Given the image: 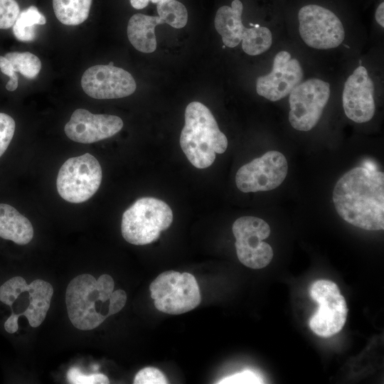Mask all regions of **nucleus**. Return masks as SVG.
Listing matches in <instances>:
<instances>
[{
    "mask_svg": "<svg viewBox=\"0 0 384 384\" xmlns=\"http://www.w3.org/2000/svg\"><path fill=\"white\" fill-rule=\"evenodd\" d=\"M333 202L346 222L366 230H383V173L363 166L351 169L336 182Z\"/></svg>",
    "mask_w": 384,
    "mask_h": 384,
    "instance_id": "f257e3e1",
    "label": "nucleus"
},
{
    "mask_svg": "<svg viewBox=\"0 0 384 384\" xmlns=\"http://www.w3.org/2000/svg\"><path fill=\"white\" fill-rule=\"evenodd\" d=\"M114 287L112 277L107 274L97 279L90 274L73 278L65 292V304L72 324L79 330H92L116 314Z\"/></svg>",
    "mask_w": 384,
    "mask_h": 384,
    "instance_id": "f03ea898",
    "label": "nucleus"
},
{
    "mask_svg": "<svg viewBox=\"0 0 384 384\" xmlns=\"http://www.w3.org/2000/svg\"><path fill=\"white\" fill-rule=\"evenodd\" d=\"M180 145L190 163L201 169L212 165L216 154L225 151L228 139L210 110L201 102L194 101L185 110Z\"/></svg>",
    "mask_w": 384,
    "mask_h": 384,
    "instance_id": "7ed1b4c3",
    "label": "nucleus"
},
{
    "mask_svg": "<svg viewBox=\"0 0 384 384\" xmlns=\"http://www.w3.org/2000/svg\"><path fill=\"white\" fill-rule=\"evenodd\" d=\"M53 287L41 279L28 284L20 276L9 279L0 287V302L11 307V314L4 322V329L14 334L18 329V320L25 316L32 327H38L46 319L53 295Z\"/></svg>",
    "mask_w": 384,
    "mask_h": 384,
    "instance_id": "20e7f679",
    "label": "nucleus"
},
{
    "mask_svg": "<svg viewBox=\"0 0 384 384\" xmlns=\"http://www.w3.org/2000/svg\"><path fill=\"white\" fill-rule=\"evenodd\" d=\"M172 221L173 212L167 203L152 197L141 198L124 212L122 235L132 245H147L156 240Z\"/></svg>",
    "mask_w": 384,
    "mask_h": 384,
    "instance_id": "39448f33",
    "label": "nucleus"
},
{
    "mask_svg": "<svg viewBox=\"0 0 384 384\" xmlns=\"http://www.w3.org/2000/svg\"><path fill=\"white\" fill-rule=\"evenodd\" d=\"M149 289L156 309L169 314L191 311L201 301L198 282L188 272H162L151 283Z\"/></svg>",
    "mask_w": 384,
    "mask_h": 384,
    "instance_id": "423d86ee",
    "label": "nucleus"
},
{
    "mask_svg": "<svg viewBox=\"0 0 384 384\" xmlns=\"http://www.w3.org/2000/svg\"><path fill=\"white\" fill-rule=\"evenodd\" d=\"M102 168L90 154L68 159L60 167L56 186L59 195L66 201L80 203L91 198L102 181Z\"/></svg>",
    "mask_w": 384,
    "mask_h": 384,
    "instance_id": "0eeeda50",
    "label": "nucleus"
},
{
    "mask_svg": "<svg viewBox=\"0 0 384 384\" xmlns=\"http://www.w3.org/2000/svg\"><path fill=\"white\" fill-rule=\"evenodd\" d=\"M309 294L319 305L309 321L311 330L324 338L338 334L346 321L348 308L337 284L330 280H316Z\"/></svg>",
    "mask_w": 384,
    "mask_h": 384,
    "instance_id": "6e6552de",
    "label": "nucleus"
},
{
    "mask_svg": "<svg viewBox=\"0 0 384 384\" xmlns=\"http://www.w3.org/2000/svg\"><path fill=\"white\" fill-rule=\"evenodd\" d=\"M235 246L240 262L252 269L267 266L273 258L272 247L263 240L270 235V225L254 216H242L233 224Z\"/></svg>",
    "mask_w": 384,
    "mask_h": 384,
    "instance_id": "1a4fd4ad",
    "label": "nucleus"
},
{
    "mask_svg": "<svg viewBox=\"0 0 384 384\" xmlns=\"http://www.w3.org/2000/svg\"><path fill=\"white\" fill-rule=\"evenodd\" d=\"M330 97V85L318 78L299 83L289 93V121L293 128L307 132L313 129Z\"/></svg>",
    "mask_w": 384,
    "mask_h": 384,
    "instance_id": "9d476101",
    "label": "nucleus"
},
{
    "mask_svg": "<svg viewBox=\"0 0 384 384\" xmlns=\"http://www.w3.org/2000/svg\"><path fill=\"white\" fill-rule=\"evenodd\" d=\"M299 31L304 42L313 48L338 47L344 40L345 31L337 16L316 4L302 7L298 14Z\"/></svg>",
    "mask_w": 384,
    "mask_h": 384,
    "instance_id": "9b49d317",
    "label": "nucleus"
},
{
    "mask_svg": "<svg viewBox=\"0 0 384 384\" xmlns=\"http://www.w3.org/2000/svg\"><path fill=\"white\" fill-rule=\"evenodd\" d=\"M287 172L285 156L279 151H270L241 166L235 183L244 193L271 191L281 185Z\"/></svg>",
    "mask_w": 384,
    "mask_h": 384,
    "instance_id": "f8f14e48",
    "label": "nucleus"
},
{
    "mask_svg": "<svg viewBox=\"0 0 384 384\" xmlns=\"http://www.w3.org/2000/svg\"><path fill=\"white\" fill-rule=\"evenodd\" d=\"M81 86L88 96L98 100L125 97L137 87L128 71L110 65H96L87 69L82 76Z\"/></svg>",
    "mask_w": 384,
    "mask_h": 384,
    "instance_id": "ddd939ff",
    "label": "nucleus"
},
{
    "mask_svg": "<svg viewBox=\"0 0 384 384\" xmlns=\"http://www.w3.org/2000/svg\"><path fill=\"white\" fill-rule=\"evenodd\" d=\"M302 78L303 70L298 60L282 50L274 56L272 71L257 79L256 91L270 101H277L289 95Z\"/></svg>",
    "mask_w": 384,
    "mask_h": 384,
    "instance_id": "4468645a",
    "label": "nucleus"
},
{
    "mask_svg": "<svg viewBox=\"0 0 384 384\" xmlns=\"http://www.w3.org/2000/svg\"><path fill=\"white\" fill-rule=\"evenodd\" d=\"M374 89L366 68L362 65L356 68L347 78L342 95L343 107L348 119L363 123L373 118L375 110Z\"/></svg>",
    "mask_w": 384,
    "mask_h": 384,
    "instance_id": "2eb2a0df",
    "label": "nucleus"
},
{
    "mask_svg": "<svg viewBox=\"0 0 384 384\" xmlns=\"http://www.w3.org/2000/svg\"><path fill=\"white\" fill-rule=\"evenodd\" d=\"M122 127L123 122L117 116L95 114L85 109H78L65 124L64 130L70 139L90 144L114 136Z\"/></svg>",
    "mask_w": 384,
    "mask_h": 384,
    "instance_id": "dca6fc26",
    "label": "nucleus"
},
{
    "mask_svg": "<svg viewBox=\"0 0 384 384\" xmlns=\"http://www.w3.org/2000/svg\"><path fill=\"white\" fill-rule=\"evenodd\" d=\"M243 5L240 0H234L231 6H223L218 9L215 17V28L221 36L224 46L236 47L242 41L246 28L242 22Z\"/></svg>",
    "mask_w": 384,
    "mask_h": 384,
    "instance_id": "f3484780",
    "label": "nucleus"
},
{
    "mask_svg": "<svg viewBox=\"0 0 384 384\" xmlns=\"http://www.w3.org/2000/svg\"><path fill=\"white\" fill-rule=\"evenodd\" d=\"M33 237V228L30 220L15 208L0 203V238L24 245Z\"/></svg>",
    "mask_w": 384,
    "mask_h": 384,
    "instance_id": "a211bd4d",
    "label": "nucleus"
},
{
    "mask_svg": "<svg viewBox=\"0 0 384 384\" xmlns=\"http://www.w3.org/2000/svg\"><path fill=\"white\" fill-rule=\"evenodd\" d=\"M161 24L159 16L142 14L133 15L128 22L127 36L132 45L139 51L150 53L156 48L155 27Z\"/></svg>",
    "mask_w": 384,
    "mask_h": 384,
    "instance_id": "6ab92c4d",
    "label": "nucleus"
},
{
    "mask_svg": "<svg viewBox=\"0 0 384 384\" xmlns=\"http://www.w3.org/2000/svg\"><path fill=\"white\" fill-rule=\"evenodd\" d=\"M92 0H53V7L58 20L66 26H77L89 16Z\"/></svg>",
    "mask_w": 384,
    "mask_h": 384,
    "instance_id": "aec40b11",
    "label": "nucleus"
},
{
    "mask_svg": "<svg viewBox=\"0 0 384 384\" xmlns=\"http://www.w3.org/2000/svg\"><path fill=\"white\" fill-rule=\"evenodd\" d=\"M46 17L34 6H31L20 12L13 27L15 37L21 41L28 42L36 37L35 26L44 25Z\"/></svg>",
    "mask_w": 384,
    "mask_h": 384,
    "instance_id": "412c9836",
    "label": "nucleus"
},
{
    "mask_svg": "<svg viewBox=\"0 0 384 384\" xmlns=\"http://www.w3.org/2000/svg\"><path fill=\"white\" fill-rule=\"evenodd\" d=\"M246 28L242 37V48L244 52L250 55H260L267 50L272 43V35L269 28L253 25Z\"/></svg>",
    "mask_w": 384,
    "mask_h": 384,
    "instance_id": "4be33fe9",
    "label": "nucleus"
},
{
    "mask_svg": "<svg viewBox=\"0 0 384 384\" xmlns=\"http://www.w3.org/2000/svg\"><path fill=\"white\" fill-rule=\"evenodd\" d=\"M156 9L161 23H167L175 28H181L187 23V10L183 4L178 1H161L157 3Z\"/></svg>",
    "mask_w": 384,
    "mask_h": 384,
    "instance_id": "5701e85b",
    "label": "nucleus"
},
{
    "mask_svg": "<svg viewBox=\"0 0 384 384\" xmlns=\"http://www.w3.org/2000/svg\"><path fill=\"white\" fill-rule=\"evenodd\" d=\"M5 57L11 63L14 70L28 79H33L41 69V62L34 54L29 52H10Z\"/></svg>",
    "mask_w": 384,
    "mask_h": 384,
    "instance_id": "b1692460",
    "label": "nucleus"
},
{
    "mask_svg": "<svg viewBox=\"0 0 384 384\" xmlns=\"http://www.w3.org/2000/svg\"><path fill=\"white\" fill-rule=\"evenodd\" d=\"M20 14L16 0H0V29L12 27Z\"/></svg>",
    "mask_w": 384,
    "mask_h": 384,
    "instance_id": "393cba45",
    "label": "nucleus"
},
{
    "mask_svg": "<svg viewBox=\"0 0 384 384\" xmlns=\"http://www.w3.org/2000/svg\"><path fill=\"white\" fill-rule=\"evenodd\" d=\"M67 379L73 384H108V378L102 373L84 374L76 367L70 368L67 372Z\"/></svg>",
    "mask_w": 384,
    "mask_h": 384,
    "instance_id": "a878e982",
    "label": "nucleus"
},
{
    "mask_svg": "<svg viewBox=\"0 0 384 384\" xmlns=\"http://www.w3.org/2000/svg\"><path fill=\"white\" fill-rule=\"evenodd\" d=\"M15 132V122L7 114L0 112V157L8 148Z\"/></svg>",
    "mask_w": 384,
    "mask_h": 384,
    "instance_id": "bb28decb",
    "label": "nucleus"
},
{
    "mask_svg": "<svg viewBox=\"0 0 384 384\" xmlns=\"http://www.w3.org/2000/svg\"><path fill=\"white\" fill-rule=\"evenodd\" d=\"M167 380L159 369L154 367H146L141 369L135 375V384H166Z\"/></svg>",
    "mask_w": 384,
    "mask_h": 384,
    "instance_id": "cd10ccee",
    "label": "nucleus"
},
{
    "mask_svg": "<svg viewBox=\"0 0 384 384\" xmlns=\"http://www.w3.org/2000/svg\"><path fill=\"white\" fill-rule=\"evenodd\" d=\"M262 377L255 372L245 370L220 380V384H258L263 383Z\"/></svg>",
    "mask_w": 384,
    "mask_h": 384,
    "instance_id": "c85d7f7f",
    "label": "nucleus"
},
{
    "mask_svg": "<svg viewBox=\"0 0 384 384\" xmlns=\"http://www.w3.org/2000/svg\"><path fill=\"white\" fill-rule=\"evenodd\" d=\"M0 69L2 73L9 77V80L6 85L9 91H14L18 87V76L11 63L5 57L0 55Z\"/></svg>",
    "mask_w": 384,
    "mask_h": 384,
    "instance_id": "c756f323",
    "label": "nucleus"
},
{
    "mask_svg": "<svg viewBox=\"0 0 384 384\" xmlns=\"http://www.w3.org/2000/svg\"><path fill=\"white\" fill-rule=\"evenodd\" d=\"M383 11H384V3L382 2L378 6L375 11V20L377 23L382 27H384Z\"/></svg>",
    "mask_w": 384,
    "mask_h": 384,
    "instance_id": "7c9ffc66",
    "label": "nucleus"
},
{
    "mask_svg": "<svg viewBox=\"0 0 384 384\" xmlns=\"http://www.w3.org/2000/svg\"><path fill=\"white\" fill-rule=\"evenodd\" d=\"M150 0H130L131 5L136 9L145 8Z\"/></svg>",
    "mask_w": 384,
    "mask_h": 384,
    "instance_id": "2f4dec72",
    "label": "nucleus"
},
{
    "mask_svg": "<svg viewBox=\"0 0 384 384\" xmlns=\"http://www.w3.org/2000/svg\"><path fill=\"white\" fill-rule=\"evenodd\" d=\"M161 1H164V0H150V1H151L154 4H157Z\"/></svg>",
    "mask_w": 384,
    "mask_h": 384,
    "instance_id": "473e14b6",
    "label": "nucleus"
},
{
    "mask_svg": "<svg viewBox=\"0 0 384 384\" xmlns=\"http://www.w3.org/2000/svg\"><path fill=\"white\" fill-rule=\"evenodd\" d=\"M108 65H114V63L112 62H110Z\"/></svg>",
    "mask_w": 384,
    "mask_h": 384,
    "instance_id": "72a5a7b5",
    "label": "nucleus"
}]
</instances>
